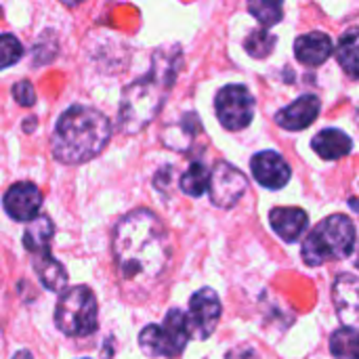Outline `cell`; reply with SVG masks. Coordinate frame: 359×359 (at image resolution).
Returning <instances> with one entry per match:
<instances>
[{"label": "cell", "instance_id": "19", "mask_svg": "<svg viewBox=\"0 0 359 359\" xmlns=\"http://www.w3.org/2000/svg\"><path fill=\"white\" fill-rule=\"evenodd\" d=\"M53 233H55L53 221L46 215H38L34 221H29V225L23 231V246L32 252V257L48 252L46 248L53 240Z\"/></svg>", "mask_w": 359, "mask_h": 359}, {"label": "cell", "instance_id": "21", "mask_svg": "<svg viewBox=\"0 0 359 359\" xmlns=\"http://www.w3.org/2000/svg\"><path fill=\"white\" fill-rule=\"evenodd\" d=\"M330 351L337 359H359V332L341 328L330 339Z\"/></svg>", "mask_w": 359, "mask_h": 359}, {"label": "cell", "instance_id": "18", "mask_svg": "<svg viewBox=\"0 0 359 359\" xmlns=\"http://www.w3.org/2000/svg\"><path fill=\"white\" fill-rule=\"evenodd\" d=\"M334 55H337L339 65L345 69V74L351 80L359 82V27H349L341 36L334 48Z\"/></svg>", "mask_w": 359, "mask_h": 359}, {"label": "cell", "instance_id": "5", "mask_svg": "<svg viewBox=\"0 0 359 359\" xmlns=\"http://www.w3.org/2000/svg\"><path fill=\"white\" fill-rule=\"evenodd\" d=\"M187 318L181 309H170L164 322L149 324L139 334V347L147 358H179L189 343Z\"/></svg>", "mask_w": 359, "mask_h": 359}, {"label": "cell", "instance_id": "25", "mask_svg": "<svg viewBox=\"0 0 359 359\" xmlns=\"http://www.w3.org/2000/svg\"><path fill=\"white\" fill-rule=\"evenodd\" d=\"M13 97L19 105L23 107H29L36 103V93H34V86L27 82V80H21L19 84L13 86Z\"/></svg>", "mask_w": 359, "mask_h": 359}, {"label": "cell", "instance_id": "3", "mask_svg": "<svg viewBox=\"0 0 359 359\" xmlns=\"http://www.w3.org/2000/svg\"><path fill=\"white\" fill-rule=\"evenodd\" d=\"M111 137L109 120L84 105L65 109L50 137V149L61 164H84L97 158Z\"/></svg>", "mask_w": 359, "mask_h": 359}, {"label": "cell", "instance_id": "8", "mask_svg": "<svg viewBox=\"0 0 359 359\" xmlns=\"http://www.w3.org/2000/svg\"><path fill=\"white\" fill-rule=\"evenodd\" d=\"M248 189V181L229 162H217L215 168L210 170V183H208V196L210 202L217 208H231L236 206L242 196Z\"/></svg>", "mask_w": 359, "mask_h": 359}, {"label": "cell", "instance_id": "11", "mask_svg": "<svg viewBox=\"0 0 359 359\" xmlns=\"http://www.w3.org/2000/svg\"><path fill=\"white\" fill-rule=\"evenodd\" d=\"M42 206V194L34 183H17L4 194V210L15 221H34Z\"/></svg>", "mask_w": 359, "mask_h": 359}, {"label": "cell", "instance_id": "9", "mask_svg": "<svg viewBox=\"0 0 359 359\" xmlns=\"http://www.w3.org/2000/svg\"><path fill=\"white\" fill-rule=\"evenodd\" d=\"M189 337L204 341L208 339L221 320V301L212 288H202L189 299V311L185 313Z\"/></svg>", "mask_w": 359, "mask_h": 359}, {"label": "cell", "instance_id": "10", "mask_svg": "<svg viewBox=\"0 0 359 359\" xmlns=\"http://www.w3.org/2000/svg\"><path fill=\"white\" fill-rule=\"evenodd\" d=\"M332 301L343 328L359 332V278L351 273L339 276L332 286Z\"/></svg>", "mask_w": 359, "mask_h": 359}, {"label": "cell", "instance_id": "6", "mask_svg": "<svg viewBox=\"0 0 359 359\" xmlns=\"http://www.w3.org/2000/svg\"><path fill=\"white\" fill-rule=\"evenodd\" d=\"M55 326L67 337H88L97 330V299L90 288L65 290L55 309Z\"/></svg>", "mask_w": 359, "mask_h": 359}, {"label": "cell", "instance_id": "13", "mask_svg": "<svg viewBox=\"0 0 359 359\" xmlns=\"http://www.w3.org/2000/svg\"><path fill=\"white\" fill-rule=\"evenodd\" d=\"M320 107L322 103L316 95H303L294 103L276 114V124L286 130H303L309 124H313V120L320 114Z\"/></svg>", "mask_w": 359, "mask_h": 359}, {"label": "cell", "instance_id": "22", "mask_svg": "<svg viewBox=\"0 0 359 359\" xmlns=\"http://www.w3.org/2000/svg\"><path fill=\"white\" fill-rule=\"evenodd\" d=\"M276 42H278V38H276L269 29L261 27V29H252V32L248 34V38L244 40V48H246V53H248L250 57H255V59H265V57H269L271 50L276 48Z\"/></svg>", "mask_w": 359, "mask_h": 359}, {"label": "cell", "instance_id": "2", "mask_svg": "<svg viewBox=\"0 0 359 359\" xmlns=\"http://www.w3.org/2000/svg\"><path fill=\"white\" fill-rule=\"evenodd\" d=\"M181 67L179 48H162L151 59V69L126 86L120 103V130L135 135L143 130L162 109Z\"/></svg>", "mask_w": 359, "mask_h": 359}, {"label": "cell", "instance_id": "20", "mask_svg": "<svg viewBox=\"0 0 359 359\" xmlns=\"http://www.w3.org/2000/svg\"><path fill=\"white\" fill-rule=\"evenodd\" d=\"M208 183H210V172L208 168L202 164V162H194L183 175H181V181H179V187L185 196H191V198H200L208 191Z\"/></svg>", "mask_w": 359, "mask_h": 359}, {"label": "cell", "instance_id": "15", "mask_svg": "<svg viewBox=\"0 0 359 359\" xmlns=\"http://www.w3.org/2000/svg\"><path fill=\"white\" fill-rule=\"evenodd\" d=\"M334 53L332 40L328 34L324 32H311L305 36H299L294 42V55L303 65H322L324 61H328V57Z\"/></svg>", "mask_w": 359, "mask_h": 359}, {"label": "cell", "instance_id": "14", "mask_svg": "<svg viewBox=\"0 0 359 359\" xmlns=\"http://www.w3.org/2000/svg\"><path fill=\"white\" fill-rule=\"evenodd\" d=\"M273 231L284 242H297L309 227V217L303 208L297 206H278L269 215Z\"/></svg>", "mask_w": 359, "mask_h": 359}, {"label": "cell", "instance_id": "12", "mask_svg": "<svg viewBox=\"0 0 359 359\" xmlns=\"http://www.w3.org/2000/svg\"><path fill=\"white\" fill-rule=\"evenodd\" d=\"M252 177L267 189H282L290 181V166L278 151H259L250 160Z\"/></svg>", "mask_w": 359, "mask_h": 359}, {"label": "cell", "instance_id": "16", "mask_svg": "<svg viewBox=\"0 0 359 359\" xmlns=\"http://www.w3.org/2000/svg\"><path fill=\"white\" fill-rule=\"evenodd\" d=\"M311 147L324 160H341L351 154L353 141L347 133H343L339 128H326L313 137Z\"/></svg>", "mask_w": 359, "mask_h": 359}, {"label": "cell", "instance_id": "26", "mask_svg": "<svg viewBox=\"0 0 359 359\" xmlns=\"http://www.w3.org/2000/svg\"><path fill=\"white\" fill-rule=\"evenodd\" d=\"M227 359H259V355L255 353V349H250V347H244V349H236V351H231Z\"/></svg>", "mask_w": 359, "mask_h": 359}, {"label": "cell", "instance_id": "7", "mask_svg": "<svg viewBox=\"0 0 359 359\" xmlns=\"http://www.w3.org/2000/svg\"><path fill=\"white\" fill-rule=\"evenodd\" d=\"M215 109H217L219 122L227 130L236 133V130L246 128L252 122L255 97L242 84H229V86L219 90V95L215 99Z\"/></svg>", "mask_w": 359, "mask_h": 359}, {"label": "cell", "instance_id": "17", "mask_svg": "<svg viewBox=\"0 0 359 359\" xmlns=\"http://www.w3.org/2000/svg\"><path fill=\"white\" fill-rule=\"evenodd\" d=\"M34 269L42 286L50 292H65L67 286V271L59 261H55L48 252L34 255Z\"/></svg>", "mask_w": 359, "mask_h": 359}, {"label": "cell", "instance_id": "23", "mask_svg": "<svg viewBox=\"0 0 359 359\" xmlns=\"http://www.w3.org/2000/svg\"><path fill=\"white\" fill-rule=\"evenodd\" d=\"M248 11L255 15V19L267 29L282 21V4L280 2H269V0H255L248 4Z\"/></svg>", "mask_w": 359, "mask_h": 359}, {"label": "cell", "instance_id": "27", "mask_svg": "<svg viewBox=\"0 0 359 359\" xmlns=\"http://www.w3.org/2000/svg\"><path fill=\"white\" fill-rule=\"evenodd\" d=\"M11 359H34V358H32V353H29V351H19V353H15Z\"/></svg>", "mask_w": 359, "mask_h": 359}, {"label": "cell", "instance_id": "1", "mask_svg": "<svg viewBox=\"0 0 359 359\" xmlns=\"http://www.w3.org/2000/svg\"><path fill=\"white\" fill-rule=\"evenodd\" d=\"M114 259L124 280L147 284L158 280L170 263V236L147 208L128 212L114 229Z\"/></svg>", "mask_w": 359, "mask_h": 359}, {"label": "cell", "instance_id": "4", "mask_svg": "<svg viewBox=\"0 0 359 359\" xmlns=\"http://www.w3.org/2000/svg\"><path fill=\"white\" fill-rule=\"evenodd\" d=\"M355 227L345 215H332L318 223L303 242V261L309 267H320L330 261L345 259L353 252Z\"/></svg>", "mask_w": 359, "mask_h": 359}, {"label": "cell", "instance_id": "24", "mask_svg": "<svg viewBox=\"0 0 359 359\" xmlns=\"http://www.w3.org/2000/svg\"><path fill=\"white\" fill-rule=\"evenodd\" d=\"M23 55V46L21 42L11 36V34H2L0 36V69L11 67L13 63H17Z\"/></svg>", "mask_w": 359, "mask_h": 359}, {"label": "cell", "instance_id": "29", "mask_svg": "<svg viewBox=\"0 0 359 359\" xmlns=\"http://www.w3.org/2000/svg\"><path fill=\"white\" fill-rule=\"evenodd\" d=\"M355 265H358V269H359V257H358V261H355Z\"/></svg>", "mask_w": 359, "mask_h": 359}, {"label": "cell", "instance_id": "28", "mask_svg": "<svg viewBox=\"0 0 359 359\" xmlns=\"http://www.w3.org/2000/svg\"><path fill=\"white\" fill-rule=\"evenodd\" d=\"M355 120H358V126H359V105L355 107Z\"/></svg>", "mask_w": 359, "mask_h": 359}]
</instances>
